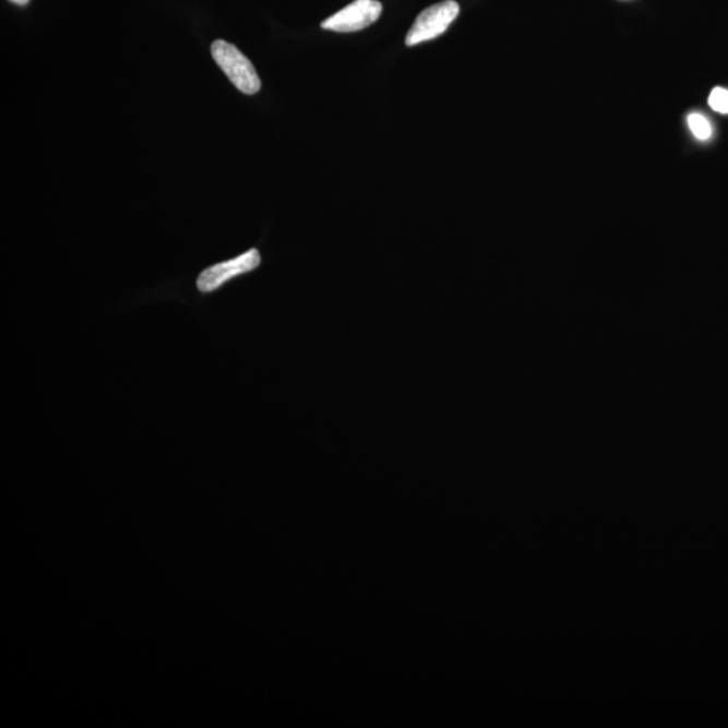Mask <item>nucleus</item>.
Returning <instances> with one entry per match:
<instances>
[{
	"label": "nucleus",
	"mask_w": 728,
	"mask_h": 728,
	"mask_svg": "<svg viewBox=\"0 0 728 728\" xmlns=\"http://www.w3.org/2000/svg\"><path fill=\"white\" fill-rule=\"evenodd\" d=\"M708 105L716 112L728 114V91L724 88H715L711 92Z\"/></svg>",
	"instance_id": "obj_6"
},
{
	"label": "nucleus",
	"mask_w": 728,
	"mask_h": 728,
	"mask_svg": "<svg viewBox=\"0 0 728 728\" xmlns=\"http://www.w3.org/2000/svg\"><path fill=\"white\" fill-rule=\"evenodd\" d=\"M381 14L382 4L378 0H355L321 23V27L337 33L359 32L377 22Z\"/></svg>",
	"instance_id": "obj_4"
},
{
	"label": "nucleus",
	"mask_w": 728,
	"mask_h": 728,
	"mask_svg": "<svg viewBox=\"0 0 728 728\" xmlns=\"http://www.w3.org/2000/svg\"><path fill=\"white\" fill-rule=\"evenodd\" d=\"M458 13H461V5L455 0H445V2L431 5L417 16L406 36L405 44L415 46L440 37L457 19Z\"/></svg>",
	"instance_id": "obj_2"
},
{
	"label": "nucleus",
	"mask_w": 728,
	"mask_h": 728,
	"mask_svg": "<svg viewBox=\"0 0 728 728\" xmlns=\"http://www.w3.org/2000/svg\"><path fill=\"white\" fill-rule=\"evenodd\" d=\"M261 263L262 256L260 250L250 249L243 252V254L232 258V260L206 267L198 277V289L202 294H212V291L220 289L229 281L256 271L261 266Z\"/></svg>",
	"instance_id": "obj_3"
},
{
	"label": "nucleus",
	"mask_w": 728,
	"mask_h": 728,
	"mask_svg": "<svg viewBox=\"0 0 728 728\" xmlns=\"http://www.w3.org/2000/svg\"><path fill=\"white\" fill-rule=\"evenodd\" d=\"M216 64L226 73L235 87L246 95H255L261 89V79L254 65L237 46L217 39L211 46Z\"/></svg>",
	"instance_id": "obj_1"
},
{
	"label": "nucleus",
	"mask_w": 728,
	"mask_h": 728,
	"mask_svg": "<svg viewBox=\"0 0 728 728\" xmlns=\"http://www.w3.org/2000/svg\"><path fill=\"white\" fill-rule=\"evenodd\" d=\"M688 124H690V129L697 140L706 141L713 134V129H711L707 118H704L701 114L690 115L688 117Z\"/></svg>",
	"instance_id": "obj_5"
},
{
	"label": "nucleus",
	"mask_w": 728,
	"mask_h": 728,
	"mask_svg": "<svg viewBox=\"0 0 728 728\" xmlns=\"http://www.w3.org/2000/svg\"><path fill=\"white\" fill-rule=\"evenodd\" d=\"M10 2H13L15 4H20V5H25V4L28 3V0H10Z\"/></svg>",
	"instance_id": "obj_7"
}]
</instances>
